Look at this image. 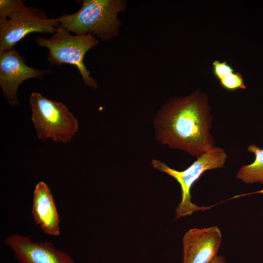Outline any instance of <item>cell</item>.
Here are the masks:
<instances>
[{
    "label": "cell",
    "mask_w": 263,
    "mask_h": 263,
    "mask_svg": "<svg viewBox=\"0 0 263 263\" xmlns=\"http://www.w3.org/2000/svg\"><path fill=\"white\" fill-rule=\"evenodd\" d=\"M208 101L207 95L199 90L169 99L153 119L156 139L196 158L214 147L210 133L212 116Z\"/></svg>",
    "instance_id": "cell-1"
},
{
    "label": "cell",
    "mask_w": 263,
    "mask_h": 263,
    "mask_svg": "<svg viewBox=\"0 0 263 263\" xmlns=\"http://www.w3.org/2000/svg\"><path fill=\"white\" fill-rule=\"evenodd\" d=\"M126 7L124 0H84L76 12L57 19L61 26L75 35L91 33L108 41L119 36L121 22L118 14Z\"/></svg>",
    "instance_id": "cell-2"
},
{
    "label": "cell",
    "mask_w": 263,
    "mask_h": 263,
    "mask_svg": "<svg viewBox=\"0 0 263 263\" xmlns=\"http://www.w3.org/2000/svg\"><path fill=\"white\" fill-rule=\"evenodd\" d=\"M35 42L38 46L48 49L47 59L51 65H74L77 68L85 84L97 88V81L91 76V73L84 63L87 52L98 44L94 34L72 35L60 25L50 38L38 37Z\"/></svg>",
    "instance_id": "cell-3"
},
{
    "label": "cell",
    "mask_w": 263,
    "mask_h": 263,
    "mask_svg": "<svg viewBox=\"0 0 263 263\" xmlns=\"http://www.w3.org/2000/svg\"><path fill=\"white\" fill-rule=\"evenodd\" d=\"M29 105L31 119L39 139L68 143L77 132L78 120L63 103L33 92L29 98Z\"/></svg>",
    "instance_id": "cell-4"
},
{
    "label": "cell",
    "mask_w": 263,
    "mask_h": 263,
    "mask_svg": "<svg viewBox=\"0 0 263 263\" xmlns=\"http://www.w3.org/2000/svg\"><path fill=\"white\" fill-rule=\"evenodd\" d=\"M227 158V154L224 149L214 146L197 157L188 167L182 171L171 168L159 160H151V165L154 169L171 176L180 185L181 201L176 209V219L190 215L196 211L210 208L199 207L191 202V188L205 171L223 168Z\"/></svg>",
    "instance_id": "cell-5"
},
{
    "label": "cell",
    "mask_w": 263,
    "mask_h": 263,
    "mask_svg": "<svg viewBox=\"0 0 263 263\" xmlns=\"http://www.w3.org/2000/svg\"><path fill=\"white\" fill-rule=\"evenodd\" d=\"M60 25L57 18H48L44 10L25 6L0 20V53L13 48L28 34H54Z\"/></svg>",
    "instance_id": "cell-6"
},
{
    "label": "cell",
    "mask_w": 263,
    "mask_h": 263,
    "mask_svg": "<svg viewBox=\"0 0 263 263\" xmlns=\"http://www.w3.org/2000/svg\"><path fill=\"white\" fill-rule=\"evenodd\" d=\"M24 57L14 48L0 53V86L12 106L19 105L18 89L22 82L30 78L41 79L50 70H39L25 63Z\"/></svg>",
    "instance_id": "cell-7"
},
{
    "label": "cell",
    "mask_w": 263,
    "mask_h": 263,
    "mask_svg": "<svg viewBox=\"0 0 263 263\" xmlns=\"http://www.w3.org/2000/svg\"><path fill=\"white\" fill-rule=\"evenodd\" d=\"M3 243L12 250L18 263H75L69 254L50 242H35L31 237L12 234L5 237Z\"/></svg>",
    "instance_id": "cell-8"
},
{
    "label": "cell",
    "mask_w": 263,
    "mask_h": 263,
    "mask_svg": "<svg viewBox=\"0 0 263 263\" xmlns=\"http://www.w3.org/2000/svg\"><path fill=\"white\" fill-rule=\"evenodd\" d=\"M222 239L217 226L188 230L182 240V263H210L218 256Z\"/></svg>",
    "instance_id": "cell-9"
},
{
    "label": "cell",
    "mask_w": 263,
    "mask_h": 263,
    "mask_svg": "<svg viewBox=\"0 0 263 263\" xmlns=\"http://www.w3.org/2000/svg\"><path fill=\"white\" fill-rule=\"evenodd\" d=\"M31 213L36 224L45 234L53 236L60 235V218L53 194L43 181L35 186Z\"/></svg>",
    "instance_id": "cell-10"
},
{
    "label": "cell",
    "mask_w": 263,
    "mask_h": 263,
    "mask_svg": "<svg viewBox=\"0 0 263 263\" xmlns=\"http://www.w3.org/2000/svg\"><path fill=\"white\" fill-rule=\"evenodd\" d=\"M212 73L221 86L226 91L244 90L246 88L242 74L235 72L234 68L226 61L214 60L212 63Z\"/></svg>",
    "instance_id": "cell-11"
},
{
    "label": "cell",
    "mask_w": 263,
    "mask_h": 263,
    "mask_svg": "<svg viewBox=\"0 0 263 263\" xmlns=\"http://www.w3.org/2000/svg\"><path fill=\"white\" fill-rule=\"evenodd\" d=\"M247 150L254 154L255 160L250 164L242 166L236 174V177L247 184L257 183L263 184V148L251 144L247 147Z\"/></svg>",
    "instance_id": "cell-12"
},
{
    "label": "cell",
    "mask_w": 263,
    "mask_h": 263,
    "mask_svg": "<svg viewBox=\"0 0 263 263\" xmlns=\"http://www.w3.org/2000/svg\"><path fill=\"white\" fill-rule=\"evenodd\" d=\"M22 0H0V20L6 19L12 13L20 10L25 5Z\"/></svg>",
    "instance_id": "cell-13"
},
{
    "label": "cell",
    "mask_w": 263,
    "mask_h": 263,
    "mask_svg": "<svg viewBox=\"0 0 263 263\" xmlns=\"http://www.w3.org/2000/svg\"><path fill=\"white\" fill-rule=\"evenodd\" d=\"M210 263H226V262L224 257L222 256H218Z\"/></svg>",
    "instance_id": "cell-14"
}]
</instances>
